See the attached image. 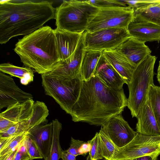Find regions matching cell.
I'll return each instance as SVG.
<instances>
[{
  "instance_id": "20",
  "label": "cell",
  "mask_w": 160,
  "mask_h": 160,
  "mask_svg": "<svg viewBox=\"0 0 160 160\" xmlns=\"http://www.w3.org/2000/svg\"><path fill=\"white\" fill-rule=\"evenodd\" d=\"M102 54L128 84L134 68L115 49L103 51Z\"/></svg>"
},
{
  "instance_id": "40",
  "label": "cell",
  "mask_w": 160,
  "mask_h": 160,
  "mask_svg": "<svg viewBox=\"0 0 160 160\" xmlns=\"http://www.w3.org/2000/svg\"><path fill=\"white\" fill-rule=\"evenodd\" d=\"M157 159H158V158L155 159L154 160H157Z\"/></svg>"
},
{
  "instance_id": "31",
  "label": "cell",
  "mask_w": 160,
  "mask_h": 160,
  "mask_svg": "<svg viewBox=\"0 0 160 160\" xmlns=\"http://www.w3.org/2000/svg\"><path fill=\"white\" fill-rule=\"evenodd\" d=\"M87 1L89 3L98 8L128 7L123 2V0H90Z\"/></svg>"
},
{
  "instance_id": "18",
  "label": "cell",
  "mask_w": 160,
  "mask_h": 160,
  "mask_svg": "<svg viewBox=\"0 0 160 160\" xmlns=\"http://www.w3.org/2000/svg\"><path fill=\"white\" fill-rule=\"evenodd\" d=\"M95 75L108 87L116 90L122 88L125 82L102 54L96 67Z\"/></svg>"
},
{
  "instance_id": "7",
  "label": "cell",
  "mask_w": 160,
  "mask_h": 160,
  "mask_svg": "<svg viewBox=\"0 0 160 160\" xmlns=\"http://www.w3.org/2000/svg\"><path fill=\"white\" fill-rule=\"evenodd\" d=\"M131 37L125 28H107L93 32L86 31L83 33L84 49L102 52L113 50Z\"/></svg>"
},
{
  "instance_id": "26",
  "label": "cell",
  "mask_w": 160,
  "mask_h": 160,
  "mask_svg": "<svg viewBox=\"0 0 160 160\" xmlns=\"http://www.w3.org/2000/svg\"><path fill=\"white\" fill-rule=\"evenodd\" d=\"M48 115L49 111L45 104L36 101L33 105L31 116L27 121L30 130L45 122Z\"/></svg>"
},
{
  "instance_id": "25",
  "label": "cell",
  "mask_w": 160,
  "mask_h": 160,
  "mask_svg": "<svg viewBox=\"0 0 160 160\" xmlns=\"http://www.w3.org/2000/svg\"><path fill=\"white\" fill-rule=\"evenodd\" d=\"M29 131L9 137H0V158L10 154L24 141Z\"/></svg>"
},
{
  "instance_id": "10",
  "label": "cell",
  "mask_w": 160,
  "mask_h": 160,
  "mask_svg": "<svg viewBox=\"0 0 160 160\" xmlns=\"http://www.w3.org/2000/svg\"><path fill=\"white\" fill-rule=\"evenodd\" d=\"M84 33V32H83ZM83 33L74 53L63 61H60L57 66L45 74L48 76L60 79H70L80 74V68L84 50Z\"/></svg>"
},
{
  "instance_id": "4",
  "label": "cell",
  "mask_w": 160,
  "mask_h": 160,
  "mask_svg": "<svg viewBox=\"0 0 160 160\" xmlns=\"http://www.w3.org/2000/svg\"><path fill=\"white\" fill-rule=\"evenodd\" d=\"M98 10L87 1L63 0L56 8V28L82 33L86 31L89 22Z\"/></svg>"
},
{
  "instance_id": "30",
  "label": "cell",
  "mask_w": 160,
  "mask_h": 160,
  "mask_svg": "<svg viewBox=\"0 0 160 160\" xmlns=\"http://www.w3.org/2000/svg\"><path fill=\"white\" fill-rule=\"evenodd\" d=\"M30 130L27 121H23L12 126L8 129L0 132V137H9L25 132Z\"/></svg>"
},
{
  "instance_id": "27",
  "label": "cell",
  "mask_w": 160,
  "mask_h": 160,
  "mask_svg": "<svg viewBox=\"0 0 160 160\" xmlns=\"http://www.w3.org/2000/svg\"><path fill=\"white\" fill-rule=\"evenodd\" d=\"M52 122L53 128L52 142L49 155L44 160H59L61 158L63 151L60 142L62 124L57 119L53 120Z\"/></svg>"
},
{
  "instance_id": "3",
  "label": "cell",
  "mask_w": 160,
  "mask_h": 160,
  "mask_svg": "<svg viewBox=\"0 0 160 160\" xmlns=\"http://www.w3.org/2000/svg\"><path fill=\"white\" fill-rule=\"evenodd\" d=\"M14 50L26 67L41 75L52 70L60 61L54 30L48 26L19 39Z\"/></svg>"
},
{
  "instance_id": "9",
  "label": "cell",
  "mask_w": 160,
  "mask_h": 160,
  "mask_svg": "<svg viewBox=\"0 0 160 160\" xmlns=\"http://www.w3.org/2000/svg\"><path fill=\"white\" fill-rule=\"evenodd\" d=\"M160 155V136H147L137 132L131 142L120 148L112 160H133L145 156H149L154 159Z\"/></svg>"
},
{
  "instance_id": "8",
  "label": "cell",
  "mask_w": 160,
  "mask_h": 160,
  "mask_svg": "<svg viewBox=\"0 0 160 160\" xmlns=\"http://www.w3.org/2000/svg\"><path fill=\"white\" fill-rule=\"evenodd\" d=\"M134 10L128 7L99 8L89 22L86 31L93 32L111 28L128 29L134 19Z\"/></svg>"
},
{
  "instance_id": "35",
  "label": "cell",
  "mask_w": 160,
  "mask_h": 160,
  "mask_svg": "<svg viewBox=\"0 0 160 160\" xmlns=\"http://www.w3.org/2000/svg\"><path fill=\"white\" fill-rule=\"evenodd\" d=\"M23 142L18 147L13 160H30V157L27 152Z\"/></svg>"
},
{
  "instance_id": "36",
  "label": "cell",
  "mask_w": 160,
  "mask_h": 160,
  "mask_svg": "<svg viewBox=\"0 0 160 160\" xmlns=\"http://www.w3.org/2000/svg\"><path fill=\"white\" fill-rule=\"evenodd\" d=\"M76 156L65 151H62L61 158L62 160H76Z\"/></svg>"
},
{
  "instance_id": "41",
  "label": "cell",
  "mask_w": 160,
  "mask_h": 160,
  "mask_svg": "<svg viewBox=\"0 0 160 160\" xmlns=\"http://www.w3.org/2000/svg\"><path fill=\"white\" fill-rule=\"evenodd\" d=\"M159 2H160V0H159Z\"/></svg>"
},
{
  "instance_id": "22",
  "label": "cell",
  "mask_w": 160,
  "mask_h": 160,
  "mask_svg": "<svg viewBox=\"0 0 160 160\" xmlns=\"http://www.w3.org/2000/svg\"><path fill=\"white\" fill-rule=\"evenodd\" d=\"M136 22H149L160 26V2L134 11V19Z\"/></svg>"
},
{
  "instance_id": "2",
  "label": "cell",
  "mask_w": 160,
  "mask_h": 160,
  "mask_svg": "<svg viewBox=\"0 0 160 160\" xmlns=\"http://www.w3.org/2000/svg\"><path fill=\"white\" fill-rule=\"evenodd\" d=\"M47 1H0V43L17 36L28 35L55 19L56 8Z\"/></svg>"
},
{
  "instance_id": "38",
  "label": "cell",
  "mask_w": 160,
  "mask_h": 160,
  "mask_svg": "<svg viewBox=\"0 0 160 160\" xmlns=\"http://www.w3.org/2000/svg\"><path fill=\"white\" fill-rule=\"evenodd\" d=\"M152 158L149 156H145L139 157L133 160H154Z\"/></svg>"
},
{
  "instance_id": "6",
  "label": "cell",
  "mask_w": 160,
  "mask_h": 160,
  "mask_svg": "<svg viewBox=\"0 0 160 160\" xmlns=\"http://www.w3.org/2000/svg\"><path fill=\"white\" fill-rule=\"evenodd\" d=\"M46 95L52 98L62 109L70 114L79 98L83 81L80 74L70 79H60L41 75Z\"/></svg>"
},
{
  "instance_id": "32",
  "label": "cell",
  "mask_w": 160,
  "mask_h": 160,
  "mask_svg": "<svg viewBox=\"0 0 160 160\" xmlns=\"http://www.w3.org/2000/svg\"><path fill=\"white\" fill-rule=\"evenodd\" d=\"M23 142L27 152L30 157V160L43 158L39 149L34 142L29 137L28 135Z\"/></svg>"
},
{
  "instance_id": "24",
  "label": "cell",
  "mask_w": 160,
  "mask_h": 160,
  "mask_svg": "<svg viewBox=\"0 0 160 160\" xmlns=\"http://www.w3.org/2000/svg\"><path fill=\"white\" fill-rule=\"evenodd\" d=\"M98 133L103 158L106 160H112L119 152L120 148L111 140L103 126H101Z\"/></svg>"
},
{
  "instance_id": "29",
  "label": "cell",
  "mask_w": 160,
  "mask_h": 160,
  "mask_svg": "<svg viewBox=\"0 0 160 160\" xmlns=\"http://www.w3.org/2000/svg\"><path fill=\"white\" fill-rule=\"evenodd\" d=\"M87 142L91 146L87 160H98L103 158L100 146L98 133L96 132L92 138Z\"/></svg>"
},
{
  "instance_id": "28",
  "label": "cell",
  "mask_w": 160,
  "mask_h": 160,
  "mask_svg": "<svg viewBox=\"0 0 160 160\" xmlns=\"http://www.w3.org/2000/svg\"><path fill=\"white\" fill-rule=\"evenodd\" d=\"M148 99L160 130V87L154 84L150 86Z\"/></svg>"
},
{
  "instance_id": "39",
  "label": "cell",
  "mask_w": 160,
  "mask_h": 160,
  "mask_svg": "<svg viewBox=\"0 0 160 160\" xmlns=\"http://www.w3.org/2000/svg\"><path fill=\"white\" fill-rule=\"evenodd\" d=\"M157 78L158 81L160 84V61H159V65L158 69Z\"/></svg>"
},
{
  "instance_id": "13",
  "label": "cell",
  "mask_w": 160,
  "mask_h": 160,
  "mask_svg": "<svg viewBox=\"0 0 160 160\" xmlns=\"http://www.w3.org/2000/svg\"><path fill=\"white\" fill-rule=\"evenodd\" d=\"M34 102L33 99L8 106L0 113V132L29 118Z\"/></svg>"
},
{
  "instance_id": "1",
  "label": "cell",
  "mask_w": 160,
  "mask_h": 160,
  "mask_svg": "<svg viewBox=\"0 0 160 160\" xmlns=\"http://www.w3.org/2000/svg\"><path fill=\"white\" fill-rule=\"evenodd\" d=\"M127 104L123 88H111L95 75L82 82L79 98L70 115L74 122L102 126L121 114Z\"/></svg>"
},
{
  "instance_id": "16",
  "label": "cell",
  "mask_w": 160,
  "mask_h": 160,
  "mask_svg": "<svg viewBox=\"0 0 160 160\" xmlns=\"http://www.w3.org/2000/svg\"><path fill=\"white\" fill-rule=\"evenodd\" d=\"M137 118V132L147 136H160V130L148 99L141 108Z\"/></svg>"
},
{
  "instance_id": "21",
  "label": "cell",
  "mask_w": 160,
  "mask_h": 160,
  "mask_svg": "<svg viewBox=\"0 0 160 160\" xmlns=\"http://www.w3.org/2000/svg\"><path fill=\"white\" fill-rule=\"evenodd\" d=\"M102 54V51L84 49L80 72L83 81H87L95 75L96 68Z\"/></svg>"
},
{
  "instance_id": "33",
  "label": "cell",
  "mask_w": 160,
  "mask_h": 160,
  "mask_svg": "<svg viewBox=\"0 0 160 160\" xmlns=\"http://www.w3.org/2000/svg\"><path fill=\"white\" fill-rule=\"evenodd\" d=\"M158 0H123L128 7L134 11L140 9L150 6L157 2Z\"/></svg>"
},
{
  "instance_id": "37",
  "label": "cell",
  "mask_w": 160,
  "mask_h": 160,
  "mask_svg": "<svg viewBox=\"0 0 160 160\" xmlns=\"http://www.w3.org/2000/svg\"><path fill=\"white\" fill-rule=\"evenodd\" d=\"M18 147L13 150L8 157L5 160H13L15 155L17 152Z\"/></svg>"
},
{
  "instance_id": "15",
  "label": "cell",
  "mask_w": 160,
  "mask_h": 160,
  "mask_svg": "<svg viewBox=\"0 0 160 160\" xmlns=\"http://www.w3.org/2000/svg\"><path fill=\"white\" fill-rule=\"evenodd\" d=\"M52 122L35 126L29 131L28 136L36 144L44 159L48 156L52 142Z\"/></svg>"
},
{
  "instance_id": "23",
  "label": "cell",
  "mask_w": 160,
  "mask_h": 160,
  "mask_svg": "<svg viewBox=\"0 0 160 160\" xmlns=\"http://www.w3.org/2000/svg\"><path fill=\"white\" fill-rule=\"evenodd\" d=\"M0 72L19 78L21 83L24 85H27L33 81V71L28 67H19L10 63H4L0 64Z\"/></svg>"
},
{
  "instance_id": "19",
  "label": "cell",
  "mask_w": 160,
  "mask_h": 160,
  "mask_svg": "<svg viewBox=\"0 0 160 160\" xmlns=\"http://www.w3.org/2000/svg\"><path fill=\"white\" fill-rule=\"evenodd\" d=\"M128 31L132 37L145 42L160 41V26L149 22L132 21L128 25Z\"/></svg>"
},
{
  "instance_id": "11",
  "label": "cell",
  "mask_w": 160,
  "mask_h": 160,
  "mask_svg": "<svg viewBox=\"0 0 160 160\" xmlns=\"http://www.w3.org/2000/svg\"><path fill=\"white\" fill-rule=\"evenodd\" d=\"M32 95L21 90L11 76L0 72V110L17 102L32 99Z\"/></svg>"
},
{
  "instance_id": "5",
  "label": "cell",
  "mask_w": 160,
  "mask_h": 160,
  "mask_svg": "<svg viewBox=\"0 0 160 160\" xmlns=\"http://www.w3.org/2000/svg\"><path fill=\"white\" fill-rule=\"evenodd\" d=\"M157 59L151 55L135 68L128 85L129 95L127 107L132 118H137L148 99L150 87L153 83L154 67Z\"/></svg>"
},
{
  "instance_id": "14",
  "label": "cell",
  "mask_w": 160,
  "mask_h": 160,
  "mask_svg": "<svg viewBox=\"0 0 160 160\" xmlns=\"http://www.w3.org/2000/svg\"><path fill=\"white\" fill-rule=\"evenodd\" d=\"M135 68L151 55V51L145 42L131 37L115 49Z\"/></svg>"
},
{
  "instance_id": "17",
  "label": "cell",
  "mask_w": 160,
  "mask_h": 160,
  "mask_svg": "<svg viewBox=\"0 0 160 160\" xmlns=\"http://www.w3.org/2000/svg\"><path fill=\"white\" fill-rule=\"evenodd\" d=\"M54 30L60 60L63 61L75 52L82 33L72 32L57 28Z\"/></svg>"
},
{
  "instance_id": "34",
  "label": "cell",
  "mask_w": 160,
  "mask_h": 160,
  "mask_svg": "<svg viewBox=\"0 0 160 160\" xmlns=\"http://www.w3.org/2000/svg\"><path fill=\"white\" fill-rule=\"evenodd\" d=\"M85 142L84 141L75 139L71 137L70 147L65 151L76 156L81 155V149Z\"/></svg>"
},
{
  "instance_id": "12",
  "label": "cell",
  "mask_w": 160,
  "mask_h": 160,
  "mask_svg": "<svg viewBox=\"0 0 160 160\" xmlns=\"http://www.w3.org/2000/svg\"><path fill=\"white\" fill-rule=\"evenodd\" d=\"M103 126L112 141L119 148L129 143L137 133L124 119L121 114L112 118Z\"/></svg>"
}]
</instances>
